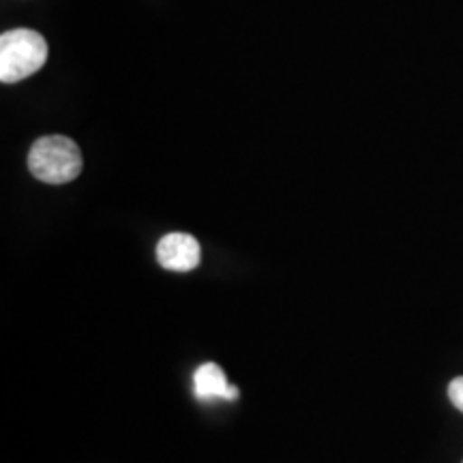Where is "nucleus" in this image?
<instances>
[{"label": "nucleus", "mask_w": 463, "mask_h": 463, "mask_svg": "<svg viewBox=\"0 0 463 463\" xmlns=\"http://www.w3.org/2000/svg\"><path fill=\"white\" fill-rule=\"evenodd\" d=\"M82 167V150L67 136L39 137L28 153V170L48 184L71 183L80 176Z\"/></svg>", "instance_id": "nucleus-1"}, {"label": "nucleus", "mask_w": 463, "mask_h": 463, "mask_svg": "<svg viewBox=\"0 0 463 463\" xmlns=\"http://www.w3.org/2000/svg\"><path fill=\"white\" fill-rule=\"evenodd\" d=\"M194 391L200 399H228L234 402L239 389L228 384L223 369L217 363H204L194 375Z\"/></svg>", "instance_id": "nucleus-4"}, {"label": "nucleus", "mask_w": 463, "mask_h": 463, "mask_svg": "<svg viewBox=\"0 0 463 463\" xmlns=\"http://www.w3.org/2000/svg\"><path fill=\"white\" fill-rule=\"evenodd\" d=\"M449 399L450 403L455 405L459 412H463V375H459V378L450 380L449 384Z\"/></svg>", "instance_id": "nucleus-5"}, {"label": "nucleus", "mask_w": 463, "mask_h": 463, "mask_svg": "<svg viewBox=\"0 0 463 463\" xmlns=\"http://www.w3.org/2000/svg\"><path fill=\"white\" fill-rule=\"evenodd\" d=\"M48 61V43L43 34L15 28L0 37V80L3 84H15L31 78Z\"/></svg>", "instance_id": "nucleus-2"}, {"label": "nucleus", "mask_w": 463, "mask_h": 463, "mask_svg": "<svg viewBox=\"0 0 463 463\" xmlns=\"http://www.w3.org/2000/svg\"><path fill=\"white\" fill-rule=\"evenodd\" d=\"M202 260V249L198 239L184 232L165 234L157 245V262L174 273H189L198 269Z\"/></svg>", "instance_id": "nucleus-3"}]
</instances>
